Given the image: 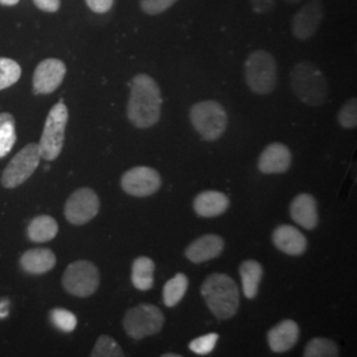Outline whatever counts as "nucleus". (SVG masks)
I'll use <instances>...</instances> for the list:
<instances>
[{
  "mask_svg": "<svg viewBox=\"0 0 357 357\" xmlns=\"http://www.w3.org/2000/svg\"><path fill=\"white\" fill-rule=\"evenodd\" d=\"M51 323L60 331L72 332L76 330L77 317L65 308H53L50 311Z\"/></svg>",
  "mask_w": 357,
  "mask_h": 357,
  "instance_id": "obj_28",
  "label": "nucleus"
},
{
  "mask_svg": "<svg viewBox=\"0 0 357 357\" xmlns=\"http://www.w3.org/2000/svg\"><path fill=\"white\" fill-rule=\"evenodd\" d=\"M181 355H175V354H165L163 357H180Z\"/></svg>",
  "mask_w": 357,
  "mask_h": 357,
  "instance_id": "obj_39",
  "label": "nucleus"
},
{
  "mask_svg": "<svg viewBox=\"0 0 357 357\" xmlns=\"http://www.w3.org/2000/svg\"><path fill=\"white\" fill-rule=\"evenodd\" d=\"M66 75V65L59 59H47L36 66L33 73V91L36 94H51L60 88Z\"/></svg>",
  "mask_w": 357,
  "mask_h": 357,
  "instance_id": "obj_13",
  "label": "nucleus"
},
{
  "mask_svg": "<svg viewBox=\"0 0 357 357\" xmlns=\"http://www.w3.org/2000/svg\"><path fill=\"white\" fill-rule=\"evenodd\" d=\"M224 240L217 234H205L195 240L185 249V257L193 264H203L217 258L224 250Z\"/></svg>",
  "mask_w": 357,
  "mask_h": 357,
  "instance_id": "obj_17",
  "label": "nucleus"
},
{
  "mask_svg": "<svg viewBox=\"0 0 357 357\" xmlns=\"http://www.w3.org/2000/svg\"><path fill=\"white\" fill-rule=\"evenodd\" d=\"M162 178L151 167H134L121 178V187L130 196L149 197L159 191Z\"/></svg>",
  "mask_w": 357,
  "mask_h": 357,
  "instance_id": "obj_11",
  "label": "nucleus"
},
{
  "mask_svg": "<svg viewBox=\"0 0 357 357\" xmlns=\"http://www.w3.org/2000/svg\"><path fill=\"white\" fill-rule=\"evenodd\" d=\"M59 233V224L52 216L40 215L29 222L26 236L32 243H44L52 241Z\"/></svg>",
  "mask_w": 357,
  "mask_h": 357,
  "instance_id": "obj_21",
  "label": "nucleus"
},
{
  "mask_svg": "<svg viewBox=\"0 0 357 357\" xmlns=\"http://www.w3.org/2000/svg\"><path fill=\"white\" fill-rule=\"evenodd\" d=\"M22 77V68L15 60L0 57V90L15 85Z\"/></svg>",
  "mask_w": 357,
  "mask_h": 357,
  "instance_id": "obj_26",
  "label": "nucleus"
},
{
  "mask_svg": "<svg viewBox=\"0 0 357 357\" xmlns=\"http://www.w3.org/2000/svg\"><path fill=\"white\" fill-rule=\"evenodd\" d=\"M122 323L131 339L142 340L162 331L165 326V315L159 307L141 303L126 311Z\"/></svg>",
  "mask_w": 357,
  "mask_h": 357,
  "instance_id": "obj_7",
  "label": "nucleus"
},
{
  "mask_svg": "<svg viewBox=\"0 0 357 357\" xmlns=\"http://www.w3.org/2000/svg\"><path fill=\"white\" fill-rule=\"evenodd\" d=\"M56 255L48 248L29 249L20 257V266L32 275H41L56 266Z\"/></svg>",
  "mask_w": 357,
  "mask_h": 357,
  "instance_id": "obj_20",
  "label": "nucleus"
},
{
  "mask_svg": "<svg viewBox=\"0 0 357 357\" xmlns=\"http://www.w3.org/2000/svg\"><path fill=\"white\" fill-rule=\"evenodd\" d=\"M85 3L96 13H109L114 6V0H85Z\"/></svg>",
  "mask_w": 357,
  "mask_h": 357,
  "instance_id": "obj_34",
  "label": "nucleus"
},
{
  "mask_svg": "<svg viewBox=\"0 0 357 357\" xmlns=\"http://www.w3.org/2000/svg\"><path fill=\"white\" fill-rule=\"evenodd\" d=\"M323 3L321 0H308L299 11L294 15L291 32L298 40H310L317 35L323 22Z\"/></svg>",
  "mask_w": 357,
  "mask_h": 357,
  "instance_id": "obj_12",
  "label": "nucleus"
},
{
  "mask_svg": "<svg viewBox=\"0 0 357 357\" xmlns=\"http://www.w3.org/2000/svg\"><path fill=\"white\" fill-rule=\"evenodd\" d=\"M253 13L258 15H266L270 13L277 4V0H249Z\"/></svg>",
  "mask_w": 357,
  "mask_h": 357,
  "instance_id": "obj_33",
  "label": "nucleus"
},
{
  "mask_svg": "<svg viewBox=\"0 0 357 357\" xmlns=\"http://www.w3.org/2000/svg\"><path fill=\"white\" fill-rule=\"evenodd\" d=\"M190 281L185 274L178 273L163 287V302L167 307H175L187 293Z\"/></svg>",
  "mask_w": 357,
  "mask_h": 357,
  "instance_id": "obj_24",
  "label": "nucleus"
},
{
  "mask_svg": "<svg viewBox=\"0 0 357 357\" xmlns=\"http://www.w3.org/2000/svg\"><path fill=\"white\" fill-rule=\"evenodd\" d=\"M33 3L44 13H57L61 7V0H33Z\"/></svg>",
  "mask_w": 357,
  "mask_h": 357,
  "instance_id": "obj_35",
  "label": "nucleus"
},
{
  "mask_svg": "<svg viewBox=\"0 0 357 357\" xmlns=\"http://www.w3.org/2000/svg\"><path fill=\"white\" fill-rule=\"evenodd\" d=\"M100 205V197L91 188H79L65 203V218L72 225H85L98 215Z\"/></svg>",
  "mask_w": 357,
  "mask_h": 357,
  "instance_id": "obj_10",
  "label": "nucleus"
},
{
  "mask_svg": "<svg viewBox=\"0 0 357 357\" xmlns=\"http://www.w3.org/2000/svg\"><path fill=\"white\" fill-rule=\"evenodd\" d=\"M287 4H298V3H301L302 0H284Z\"/></svg>",
  "mask_w": 357,
  "mask_h": 357,
  "instance_id": "obj_38",
  "label": "nucleus"
},
{
  "mask_svg": "<svg viewBox=\"0 0 357 357\" xmlns=\"http://www.w3.org/2000/svg\"><path fill=\"white\" fill-rule=\"evenodd\" d=\"M190 119L195 130L208 142L220 139L228 128L224 106L212 100L195 103L190 110Z\"/></svg>",
  "mask_w": 357,
  "mask_h": 357,
  "instance_id": "obj_5",
  "label": "nucleus"
},
{
  "mask_svg": "<svg viewBox=\"0 0 357 357\" xmlns=\"http://www.w3.org/2000/svg\"><path fill=\"white\" fill-rule=\"evenodd\" d=\"M69 112L63 101L56 103L50 110L38 143L40 155L43 159L52 162L60 156L64 147Z\"/></svg>",
  "mask_w": 357,
  "mask_h": 357,
  "instance_id": "obj_6",
  "label": "nucleus"
},
{
  "mask_svg": "<svg viewBox=\"0 0 357 357\" xmlns=\"http://www.w3.org/2000/svg\"><path fill=\"white\" fill-rule=\"evenodd\" d=\"M200 291L206 306L217 319L228 320L237 314L240 290L229 275L222 273L211 274L203 282Z\"/></svg>",
  "mask_w": 357,
  "mask_h": 357,
  "instance_id": "obj_2",
  "label": "nucleus"
},
{
  "mask_svg": "<svg viewBox=\"0 0 357 357\" xmlns=\"http://www.w3.org/2000/svg\"><path fill=\"white\" fill-rule=\"evenodd\" d=\"M178 0H141L139 6L141 10L147 15H160L169 10Z\"/></svg>",
  "mask_w": 357,
  "mask_h": 357,
  "instance_id": "obj_32",
  "label": "nucleus"
},
{
  "mask_svg": "<svg viewBox=\"0 0 357 357\" xmlns=\"http://www.w3.org/2000/svg\"><path fill=\"white\" fill-rule=\"evenodd\" d=\"M155 262L151 258L141 255L135 258L131 268V282L139 291H147L153 289Z\"/></svg>",
  "mask_w": 357,
  "mask_h": 357,
  "instance_id": "obj_23",
  "label": "nucleus"
},
{
  "mask_svg": "<svg viewBox=\"0 0 357 357\" xmlns=\"http://www.w3.org/2000/svg\"><path fill=\"white\" fill-rule=\"evenodd\" d=\"M290 86L296 98L312 107L321 106L328 98V81L311 61L294 65L290 73Z\"/></svg>",
  "mask_w": 357,
  "mask_h": 357,
  "instance_id": "obj_3",
  "label": "nucleus"
},
{
  "mask_svg": "<svg viewBox=\"0 0 357 357\" xmlns=\"http://www.w3.org/2000/svg\"><path fill=\"white\" fill-rule=\"evenodd\" d=\"M217 340H218L217 333L215 332L206 333L204 336L193 339L190 343V349L196 355L205 356V355H209L216 348Z\"/></svg>",
  "mask_w": 357,
  "mask_h": 357,
  "instance_id": "obj_31",
  "label": "nucleus"
},
{
  "mask_svg": "<svg viewBox=\"0 0 357 357\" xmlns=\"http://www.w3.org/2000/svg\"><path fill=\"white\" fill-rule=\"evenodd\" d=\"M303 356L337 357L339 356V347L331 339L315 337L307 343Z\"/></svg>",
  "mask_w": 357,
  "mask_h": 357,
  "instance_id": "obj_25",
  "label": "nucleus"
},
{
  "mask_svg": "<svg viewBox=\"0 0 357 357\" xmlns=\"http://www.w3.org/2000/svg\"><path fill=\"white\" fill-rule=\"evenodd\" d=\"M240 277L243 282V295L248 299H255L258 295V287L264 277V268L255 259L243 261L240 265Z\"/></svg>",
  "mask_w": 357,
  "mask_h": 357,
  "instance_id": "obj_22",
  "label": "nucleus"
},
{
  "mask_svg": "<svg viewBox=\"0 0 357 357\" xmlns=\"http://www.w3.org/2000/svg\"><path fill=\"white\" fill-rule=\"evenodd\" d=\"M337 122L342 128H356L357 126V100L349 98L340 107L337 113Z\"/></svg>",
  "mask_w": 357,
  "mask_h": 357,
  "instance_id": "obj_30",
  "label": "nucleus"
},
{
  "mask_svg": "<svg viewBox=\"0 0 357 357\" xmlns=\"http://www.w3.org/2000/svg\"><path fill=\"white\" fill-rule=\"evenodd\" d=\"M290 216L299 227L307 230L315 229L319 224L315 197L310 193H299L290 205Z\"/></svg>",
  "mask_w": 357,
  "mask_h": 357,
  "instance_id": "obj_16",
  "label": "nucleus"
},
{
  "mask_svg": "<svg viewBox=\"0 0 357 357\" xmlns=\"http://www.w3.org/2000/svg\"><path fill=\"white\" fill-rule=\"evenodd\" d=\"M291 151L283 143H270L258 159V169L262 174H284L291 167Z\"/></svg>",
  "mask_w": 357,
  "mask_h": 357,
  "instance_id": "obj_14",
  "label": "nucleus"
},
{
  "mask_svg": "<svg viewBox=\"0 0 357 357\" xmlns=\"http://www.w3.org/2000/svg\"><path fill=\"white\" fill-rule=\"evenodd\" d=\"M163 98L153 77L139 73L131 79L128 102V121L137 128L155 126L162 115Z\"/></svg>",
  "mask_w": 357,
  "mask_h": 357,
  "instance_id": "obj_1",
  "label": "nucleus"
},
{
  "mask_svg": "<svg viewBox=\"0 0 357 357\" xmlns=\"http://www.w3.org/2000/svg\"><path fill=\"white\" fill-rule=\"evenodd\" d=\"M299 340V326L291 319L282 320L268 332V344L275 354L293 349Z\"/></svg>",
  "mask_w": 357,
  "mask_h": 357,
  "instance_id": "obj_18",
  "label": "nucleus"
},
{
  "mask_svg": "<svg viewBox=\"0 0 357 357\" xmlns=\"http://www.w3.org/2000/svg\"><path fill=\"white\" fill-rule=\"evenodd\" d=\"M100 270L86 259H78L68 265L63 274L65 291L77 298H89L100 287Z\"/></svg>",
  "mask_w": 357,
  "mask_h": 357,
  "instance_id": "obj_8",
  "label": "nucleus"
},
{
  "mask_svg": "<svg viewBox=\"0 0 357 357\" xmlns=\"http://www.w3.org/2000/svg\"><path fill=\"white\" fill-rule=\"evenodd\" d=\"M16 128H15V118L7 119L0 126V158H4L13 150L16 142Z\"/></svg>",
  "mask_w": 357,
  "mask_h": 357,
  "instance_id": "obj_29",
  "label": "nucleus"
},
{
  "mask_svg": "<svg viewBox=\"0 0 357 357\" xmlns=\"http://www.w3.org/2000/svg\"><path fill=\"white\" fill-rule=\"evenodd\" d=\"M20 0H0V4L1 6H7V7H11V6H16Z\"/></svg>",
  "mask_w": 357,
  "mask_h": 357,
  "instance_id": "obj_36",
  "label": "nucleus"
},
{
  "mask_svg": "<svg viewBox=\"0 0 357 357\" xmlns=\"http://www.w3.org/2000/svg\"><path fill=\"white\" fill-rule=\"evenodd\" d=\"M229 199L225 193L218 191H204L193 200V209L200 217H217L225 213L229 208Z\"/></svg>",
  "mask_w": 357,
  "mask_h": 357,
  "instance_id": "obj_19",
  "label": "nucleus"
},
{
  "mask_svg": "<svg viewBox=\"0 0 357 357\" xmlns=\"http://www.w3.org/2000/svg\"><path fill=\"white\" fill-rule=\"evenodd\" d=\"M91 357H123L125 354L122 348L115 342L114 339L109 335H101L94 345Z\"/></svg>",
  "mask_w": 357,
  "mask_h": 357,
  "instance_id": "obj_27",
  "label": "nucleus"
},
{
  "mask_svg": "<svg viewBox=\"0 0 357 357\" xmlns=\"http://www.w3.org/2000/svg\"><path fill=\"white\" fill-rule=\"evenodd\" d=\"M41 160L38 143H28L24 149L16 153L6 167L1 175V185L13 190L33 175Z\"/></svg>",
  "mask_w": 357,
  "mask_h": 357,
  "instance_id": "obj_9",
  "label": "nucleus"
},
{
  "mask_svg": "<svg viewBox=\"0 0 357 357\" xmlns=\"http://www.w3.org/2000/svg\"><path fill=\"white\" fill-rule=\"evenodd\" d=\"M13 115L10 114V113H0V126L7 121V119H10V118H13Z\"/></svg>",
  "mask_w": 357,
  "mask_h": 357,
  "instance_id": "obj_37",
  "label": "nucleus"
},
{
  "mask_svg": "<svg viewBox=\"0 0 357 357\" xmlns=\"http://www.w3.org/2000/svg\"><path fill=\"white\" fill-rule=\"evenodd\" d=\"M245 81L255 94L266 96L278 84L277 61L271 53L262 50L252 52L245 61Z\"/></svg>",
  "mask_w": 357,
  "mask_h": 357,
  "instance_id": "obj_4",
  "label": "nucleus"
},
{
  "mask_svg": "<svg viewBox=\"0 0 357 357\" xmlns=\"http://www.w3.org/2000/svg\"><path fill=\"white\" fill-rule=\"evenodd\" d=\"M273 243L282 253L293 257L305 255L307 250L306 236L293 225H280L273 231Z\"/></svg>",
  "mask_w": 357,
  "mask_h": 357,
  "instance_id": "obj_15",
  "label": "nucleus"
}]
</instances>
